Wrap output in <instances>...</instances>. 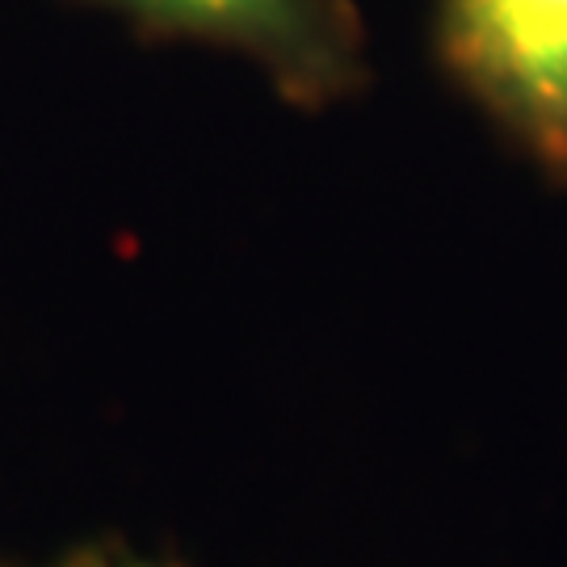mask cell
<instances>
[{
    "label": "cell",
    "mask_w": 567,
    "mask_h": 567,
    "mask_svg": "<svg viewBox=\"0 0 567 567\" xmlns=\"http://www.w3.org/2000/svg\"><path fill=\"white\" fill-rule=\"evenodd\" d=\"M442 42L496 114L567 156V0H446Z\"/></svg>",
    "instance_id": "obj_1"
},
{
    "label": "cell",
    "mask_w": 567,
    "mask_h": 567,
    "mask_svg": "<svg viewBox=\"0 0 567 567\" xmlns=\"http://www.w3.org/2000/svg\"><path fill=\"white\" fill-rule=\"evenodd\" d=\"M135 18L236 47L261 60L278 84L328 97L353 81L358 42L341 0H105Z\"/></svg>",
    "instance_id": "obj_2"
},
{
    "label": "cell",
    "mask_w": 567,
    "mask_h": 567,
    "mask_svg": "<svg viewBox=\"0 0 567 567\" xmlns=\"http://www.w3.org/2000/svg\"><path fill=\"white\" fill-rule=\"evenodd\" d=\"M55 567H168V564H152V559H122V555H76L68 564Z\"/></svg>",
    "instance_id": "obj_3"
}]
</instances>
